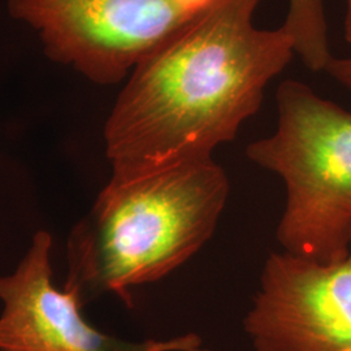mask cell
Here are the masks:
<instances>
[{"instance_id":"obj_1","label":"cell","mask_w":351,"mask_h":351,"mask_svg":"<svg viewBox=\"0 0 351 351\" xmlns=\"http://www.w3.org/2000/svg\"><path fill=\"white\" fill-rule=\"evenodd\" d=\"M263 0H215L139 62L104 124L112 177L211 159L256 114L295 55L282 25L262 29Z\"/></svg>"},{"instance_id":"obj_2","label":"cell","mask_w":351,"mask_h":351,"mask_svg":"<svg viewBox=\"0 0 351 351\" xmlns=\"http://www.w3.org/2000/svg\"><path fill=\"white\" fill-rule=\"evenodd\" d=\"M230 182L211 159L145 175L112 177L68 239L65 288L80 295L155 282L189 262L213 239Z\"/></svg>"},{"instance_id":"obj_3","label":"cell","mask_w":351,"mask_h":351,"mask_svg":"<svg viewBox=\"0 0 351 351\" xmlns=\"http://www.w3.org/2000/svg\"><path fill=\"white\" fill-rule=\"evenodd\" d=\"M277 128L246 149L287 189L277 226L282 251L319 263L351 251V111L295 80L276 91Z\"/></svg>"},{"instance_id":"obj_4","label":"cell","mask_w":351,"mask_h":351,"mask_svg":"<svg viewBox=\"0 0 351 351\" xmlns=\"http://www.w3.org/2000/svg\"><path fill=\"white\" fill-rule=\"evenodd\" d=\"M213 1L8 0V12L37 34L51 62L111 86Z\"/></svg>"},{"instance_id":"obj_5","label":"cell","mask_w":351,"mask_h":351,"mask_svg":"<svg viewBox=\"0 0 351 351\" xmlns=\"http://www.w3.org/2000/svg\"><path fill=\"white\" fill-rule=\"evenodd\" d=\"M243 328L255 351H351V251L336 263L271 252Z\"/></svg>"},{"instance_id":"obj_6","label":"cell","mask_w":351,"mask_h":351,"mask_svg":"<svg viewBox=\"0 0 351 351\" xmlns=\"http://www.w3.org/2000/svg\"><path fill=\"white\" fill-rule=\"evenodd\" d=\"M51 249L50 233L39 230L17 268L0 276V351H162L160 341L125 343L90 326L80 293L55 288Z\"/></svg>"},{"instance_id":"obj_7","label":"cell","mask_w":351,"mask_h":351,"mask_svg":"<svg viewBox=\"0 0 351 351\" xmlns=\"http://www.w3.org/2000/svg\"><path fill=\"white\" fill-rule=\"evenodd\" d=\"M282 27L294 40L295 55L313 72H324L332 59L326 0H289Z\"/></svg>"},{"instance_id":"obj_8","label":"cell","mask_w":351,"mask_h":351,"mask_svg":"<svg viewBox=\"0 0 351 351\" xmlns=\"http://www.w3.org/2000/svg\"><path fill=\"white\" fill-rule=\"evenodd\" d=\"M324 72L351 94V56L332 58L326 64Z\"/></svg>"},{"instance_id":"obj_9","label":"cell","mask_w":351,"mask_h":351,"mask_svg":"<svg viewBox=\"0 0 351 351\" xmlns=\"http://www.w3.org/2000/svg\"><path fill=\"white\" fill-rule=\"evenodd\" d=\"M343 33H345V39L348 43L351 45V0H348L346 4V13H345V20H343Z\"/></svg>"}]
</instances>
